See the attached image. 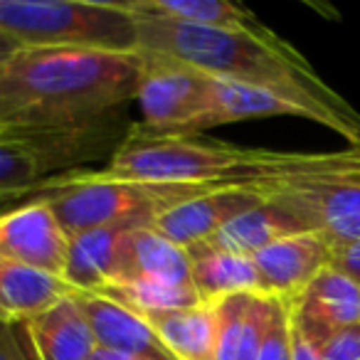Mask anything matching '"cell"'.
<instances>
[{
    "label": "cell",
    "mask_w": 360,
    "mask_h": 360,
    "mask_svg": "<svg viewBox=\"0 0 360 360\" xmlns=\"http://www.w3.org/2000/svg\"><path fill=\"white\" fill-rule=\"evenodd\" d=\"M0 360H20L15 323H6V321H0Z\"/></svg>",
    "instance_id": "28"
},
{
    "label": "cell",
    "mask_w": 360,
    "mask_h": 360,
    "mask_svg": "<svg viewBox=\"0 0 360 360\" xmlns=\"http://www.w3.org/2000/svg\"><path fill=\"white\" fill-rule=\"evenodd\" d=\"M124 13L134 18L178 22L195 27H222V30H250L259 27L255 13L230 0H116Z\"/></svg>",
    "instance_id": "18"
},
{
    "label": "cell",
    "mask_w": 360,
    "mask_h": 360,
    "mask_svg": "<svg viewBox=\"0 0 360 360\" xmlns=\"http://www.w3.org/2000/svg\"><path fill=\"white\" fill-rule=\"evenodd\" d=\"M276 301L269 294H232L212 301L217 319L212 360H255L269 330Z\"/></svg>",
    "instance_id": "13"
},
{
    "label": "cell",
    "mask_w": 360,
    "mask_h": 360,
    "mask_svg": "<svg viewBox=\"0 0 360 360\" xmlns=\"http://www.w3.org/2000/svg\"><path fill=\"white\" fill-rule=\"evenodd\" d=\"M252 191L328 245L360 240V188L311 175H284Z\"/></svg>",
    "instance_id": "6"
},
{
    "label": "cell",
    "mask_w": 360,
    "mask_h": 360,
    "mask_svg": "<svg viewBox=\"0 0 360 360\" xmlns=\"http://www.w3.org/2000/svg\"><path fill=\"white\" fill-rule=\"evenodd\" d=\"M134 20L139 50L178 60L215 79L281 91L311 106L326 129L350 141V148H360V114H355L348 101L316 75L296 47L274 35L269 27L222 30L178 25L153 18Z\"/></svg>",
    "instance_id": "1"
},
{
    "label": "cell",
    "mask_w": 360,
    "mask_h": 360,
    "mask_svg": "<svg viewBox=\"0 0 360 360\" xmlns=\"http://www.w3.org/2000/svg\"><path fill=\"white\" fill-rule=\"evenodd\" d=\"M291 360H321L319 345L311 343L294 323H291Z\"/></svg>",
    "instance_id": "27"
},
{
    "label": "cell",
    "mask_w": 360,
    "mask_h": 360,
    "mask_svg": "<svg viewBox=\"0 0 360 360\" xmlns=\"http://www.w3.org/2000/svg\"><path fill=\"white\" fill-rule=\"evenodd\" d=\"M0 35L20 47L136 52V20L116 0H0Z\"/></svg>",
    "instance_id": "3"
},
{
    "label": "cell",
    "mask_w": 360,
    "mask_h": 360,
    "mask_svg": "<svg viewBox=\"0 0 360 360\" xmlns=\"http://www.w3.org/2000/svg\"><path fill=\"white\" fill-rule=\"evenodd\" d=\"M321 360H360V323L345 326L319 345Z\"/></svg>",
    "instance_id": "25"
},
{
    "label": "cell",
    "mask_w": 360,
    "mask_h": 360,
    "mask_svg": "<svg viewBox=\"0 0 360 360\" xmlns=\"http://www.w3.org/2000/svg\"><path fill=\"white\" fill-rule=\"evenodd\" d=\"M6 119V109H3V106H0V121Z\"/></svg>",
    "instance_id": "32"
},
{
    "label": "cell",
    "mask_w": 360,
    "mask_h": 360,
    "mask_svg": "<svg viewBox=\"0 0 360 360\" xmlns=\"http://www.w3.org/2000/svg\"><path fill=\"white\" fill-rule=\"evenodd\" d=\"M269 116H299L321 124L319 114L311 106L281 94V91L266 89V86L242 84V82H227L212 77L207 104L202 116L198 119L193 134H202L215 126L235 124L247 119H269Z\"/></svg>",
    "instance_id": "11"
},
{
    "label": "cell",
    "mask_w": 360,
    "mask_h": 360,
    "mask_svg": "<svg viewBox=\"0 0 360 360\" xmlns=\"http://www.w3.org/2000/svg\"><path fill=\"white\" fill-rule=\"evenodd\" d=\"M264 294L294 301L326 266L330 264V245L316 232H301L271 242L252 255Z\"/></svg>",
    "instance_id": "10"
},
{
    "label": "cell",
    "mask_w": 360,
    "mask_h": 360,
    "mask_svg": "<svg viewBox=\"0 0 360 360\" xmlns=\"http://www.w3.org/2000/svg\"><path fill=\"white\" fill-rule=\"evenodd\" d=\"M330 266L343 271L360 286V240L330 245Z\"/></svg>",
    "instance_id": "26"
},
{
    "label": "cell",
    "mask_w": 360,
    "mask_h": 360,
    "mask_svg": "<svg viewBox=\"0 0 360 360\" xmlns=\"http://www.w3.org/2000/svg\"><path fill=\"white\" fill-rule=\"evenodd\" d=\"M15 338H18V348H20V360H37L30 338H27V333L22 330L20 323H15Z\"/></svg>",
    "instance_id": "29"
},
{
    "label": "cell",
    "mask_w": 360,
    "mask_h": 360,
    "mask_svg": "<svg viewBox=\"0 0 360 360\" xmlns=\"http://www.w3.org/2000/svg\"><path fill=\"white\" fill-rule=\"evenodd\" d=\"M37 360H91L96 340L75 294L20 323Z\"/></svg>",
    "instance_id": "15"
},
{
    "label": "cell",
    "mask_w": 360,
    "mask_h": 360,
    "mask_svg": "<svg viewBox=\"0 0 360 360\" xmlns=\"http://www.w3.org/2000/svg\"><path fill=\"white\" fill-rule=\"evenodd\" d=\"M299 175L360 188V148L333 150V153H304Z\"/></svg>",
    "instance_id": "23"
},
{
    "label": "cell",
    "mask_w": 360,
    "mask_h": 360,
    "mask_svg": "<svg viewBox=\"0 0 360 360\" xmlns=\"http://www.w3.org/2000/svg\"><path fill=\"white\" fill-rule=\"evenodd\" d=\"M255 360H291V311L289 301H276L269 330Z\"/></svg>",
    "instance_id": "24"
},
{
    "label": "cell",
    "mask_w": 360,
    "mask_h": 360,
    "mask_svg": "<svg viewBox=\"0 0 360 360\" xmlns=\"http://www.w3.org/2000/svg\"><path fill=\"white\" fill-rule=\"evenodd\" d=\"M191 255L186 247L175 245L155 227H131L121 240L119 271L114 284L139 279H160L173 284H193L191 281ZM111 284V286H114Z\"/></svg>",
    "instance_id": "14"
},
{
    "label": "cell",
    "mask_w": 360,
    "mask_h": 360,
    "mask_svg": "<svg viewBox=\"0 0 360 360\" xmlns=\"http://www.w3.org/2000/svg\"><path fill=\"white\" fill-rule=\"evenodd\" d=\"M75 296L91 326L96 348L141 355L148 360H173L141 314L94 291H75Z\"/></svg>",
    "instance_id": "12"
},
{
    "label": "cell",
    "mask_w": 360,
    "mask_h": 360,
    "mask_svg": "<svg viewBox=\"0 0 360 360\" xmlns=\"http://www.w3.org/2000/svg\"><path fill=\"white\" fill-rule=\"evenodd\" d=\"M70 294L75 289L62 276L30 269L0 255V321L25 323Z\"/></svg>",
    "instance_id": "16"
},
{
    "label": "cell",
    "mask_w": 360,
    "mask_h": 360,
    "mask_svg": "<svg viewBox=\"0 0 360 360\" xmlns=\"http://www.w3.org/2000/svg\"><path fill=\"white\" fill-rule=\"evenodd\" d=\"M291 323L314 345L345 326L360 323V286L343 271L326 266L294 301H289Z\"/></svg>",
    "instance_id": "9"
},
{
    "label": "cell",
    "mask_w": 360,
    "mask_h": 360,
    "mask_svg": "<svg viewBox=\"0 0 360 360\" xmlns=\"http://www.w3.org/2000/svg\"><path fill=\"white\" fill-rule=\"evenodd\" d=\"M20 50V45L18 42H13V40H8L6 35H0V65L8 60V57H13L15 52Z\"/></svg>",
    "instance_id": "31"
},
{
    "label": "cell",
    "mask_w": 360,
    "mask_h": 360,
    "mask_svg": "<svg viewBox=\"0 0 360 360\" xmlns=\"http://www.w3.org/2000/svg\"><path fill=\"white\" fill-rule=\"evenodd\" d=\"M70 232L47 198H37L0 215V255L30 269L62 276L70 257Z\"/></svg>",
    "instance_id": "7"
},
{
    "label": "cell",
    "mask_w": 360,
    "mask_h": 360,
    "mask_svg": "<svg viewBox=\"0 0 360 360\" xmlns=\"http://www.w3.org/2000/svg\"><path fill=\"white\" fill-rule=\"evenodd\" d=\"M205 191L210 188L139 183L111 178L104 170H79L67 175L65 183L47 200L62 227L70 232V237H75L96 227L153 225L170 207Z\"/></svg>",
    "instance_id": "4"
},
{
    "label": "cell",
    "mask_w": 360,
    "mask_h": 360,
    "mask_svg": "<svg viewBox=\"0 0 360 360\" xmlns=\"http://www.w3.org/2000/svg\"><path fill=\"white\" fill-rule=\"evenodd\" d=\"M91 360H148V358H141V355H129V353H116V350H104V348H96Z\"/></svg>",
    "instance_id": "30"
},
{
    "label": "cell",
    "mask_w": 360,
    "mask_h": 360,
    "mask_svg": "<svg viewBox=\"0 0 360 360\" xmlns=\"http://www.w3.org/2000/svg\"><path fill=\"white\" fill-rule=\"evenodd\" d=\"M262 202L264 198L252 188H215V191H205L191 200L178 202L168 212H163L150 227H155L160 235L173 240L175 245L191 250L240 215L259 207Z\"/></svg>",
    "instance_id": "8"
},
{
    "label": "cell",
    "mask_w": 360,
    "mask_h": 360,
    "mask_svg": "<svg viewBox=\"0 0 360 360\" xmlns=\"http://www.w3.org/2000/svg\"><path fill=\"white\" fill-rule=\"evenodd\" d=\"M306 232L296 220H291L284 210H279L271 202H262L259 207L245 212L230 225L217 230L205 242L191 247L188 255H207V252H227V255L252 257L259 250L269 247L271 242L289 235H301Z\"/></svg>",
    "instance_id": "17"
},
{
    "label": "cell",
    "mask_w": 360,
    "mask_h": 360,
    "mask_svg": "<svg viewBox=\"0 0 360 360\" xmlns=\"http://www.w3.org/2000/svg\"><path fill=\"white\" fill-rule=\"evenodd\" d=\"M173 360H212L215 350V306L198 304L191 309L143 316Z\"/></svg>",
    "instance_id": "20"
},
{
    "label": "cell",
    "mask_w": 360,
    "mask_h": 360,
    "mask_svg": "<svg viewBox=\"0 0 360 360\" xmlns=\"http://www.w3.org/2000/svg\"><path fill=\"white\" fill-rule=\"evenodd\" d=\"M94 294L109 296L116 304L126 306V309L136 311L141 316L191 309V306L205 304L193 284H173V281H160V279L126 281V284L106 286V289L94 291Z\"/></svg>",
    "instance_id": "22"
},
{
    "label": "cell",
    "mask_w": 360,
    "mask_h": 360,
    "mask_svg": "<svg viewBox=\"0 0 360 360\" xmlns=\"http://www.w3.org/2000/svg\"><path fill=\"white\" fill-rule=\"evenodd\" d=\"M191 281L205 304L232 294H264V284L252 257L207 252L191 255Z\"/></svg>",
    "instance_id": "21"
},
{
    "label": "cell",
    "mask_w": 360,
    "mask_h": 360,
    "mask_svg": "<svg viewBox=\"0 0 360 360\" xmlns=\"http://www.w3.org/2000/svg\"><path fill=\"white\" fill-rule=\"evenodd\" d=\"M139 55L141 79L136 99L143 114L139 126L148 134L193 136L205 111L212 77L155 52L139 50Z\"/></svg>",
    "instance_id": "5"
},
{
    "label": "cell",
    "mask_w": 360,
    "mask_h": 360,
    "mask_svg": "<svg viewBox=\"0 0 360 360\" xmlns=\"http://www.w3.org/2000/svg\"><path fill=\"white\" fill-rule=\"evenodd\" d=\"M141 55L99 47H20L0 65L6 119L82 124L136 99Z\"/></svg>",
    "instance_id": "2"
},
{
    "label": "cell",
    "mask_w": 360,
    "mask_h": 360,
    "mask_svg": "<svg viewBox=\"0 0 360 360\" xmlns=\"http://www.w3.org/2000/svg\"><path fill=\"white\" fill-rule=\"evenodd\" d=\"M126 225L96 227V230L75 235L70 242V257L62 279L75 291H101L114 284L119 271L121 240Z\"/></svg>",
    "instance_id": "19"
}]
</instances>
